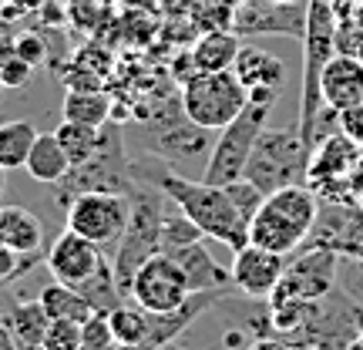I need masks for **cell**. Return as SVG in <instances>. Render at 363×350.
Segmentation results:
<instances>
[{"label":"cell","instance_id":"6da1fadb","mask_svg":"<svg viewBox=\"0 0 363 350\" xmlns=\"http://www.w3.org/2000/svg\"><path fill=\"white\" fill-rule=\"evenodd\" d=\"M131 175L158 185L202 229L206 239H216L222 246H229L233 253L249 243V222L242 219V212L229 199L225 185H212L206 179H192V175L172 172L155 155H148L145 162H131Z\"/></svg>","mask_w":363,"mask_h":350},{"label":"cell","instance_id":"7a4b0ae2","mask_svg":"<svg viewBox=\"0 0 363 350\" xmlns=\"http://www.w3.org/2000/svg\"><path fill=\"white\" fill-rule=\"evenodd\" d=\"M316 212H320V199L313 192V185H306V182L283 185V189L266 195L259 212L249 219V243L293 256L306 243L313 222H316Z\"/></svg>","mask_w":363,"mask_h":350},{"label":"cell","instance_id":"3957f363","mask_svg":"<svg viewBox=\"0 0 363 350\" xmlns=\"http://www.w3.org/2000/svg\"><path fill=\"white\" fill-rule=\"evenodd\" d=\"M138 142L145 145L148 155H155L158 162L169 165L172 172L202 179L216 138H212V131L208 128L195 125L192 118H185V111H182V98H179V104H172L169 111L158 108V115L145 121Z\"/></svg>","mask_w":363,"mask_h":350},{"label":"cell","instance_id":"277c9868","mask_svg":"<svg viewBox=\"0 0 363 350\" xmlns=\"http://www.w3.org/2000/svg\"><path fill=\"white\" fill-rule=\"evenodd\" d=\"M128 202H131L128 226H125V236H121L115 256H111V270H115L121 297H128L138 266L158 253L162 216H165V206H169V195L162 192L158 185H152V182L135 179V185L128 189Z\"/></svg>","mask_w":363,"mask_h":350},{"label":"cell","instance_id":"5b68a950","mask_svg":"<svg viewBox=\"0 0 363 350\" xmlns=\"http://www.w3.org/2000/svg\"><path fill=\"white\" fill-rule=\"evenodd\" d=\"M337 13L330 7V0H310L306 11V38H303V91H299V121L296 131L306 138L310 148L313 145V125L316 115L323 108V94H320V75H323L326 61L337 54Z\"/></svg>","mask_w":363,"mask_h":350},{"label":"cell","instance_id":"8992f818","mask_svg":"<svg viewBox=\"0 0 363 350\" xmlns=\"http://www.w3.org/2000/svg\"><path fill=\"white\" fill-rule=\"evenodd\" d=\"M310 158L313 148L296 128H262L242 175L269 195L283 185L310 179Z\"/></svg>","mask_w":363,"mask_h":350},{"label":"cell","instance_id":"52a82bcc","mask_svg":"<svg viewBox=\"0 0 363 350\" xmlns=\"http://www.w3.org/2000/svg\"><path fill=\"white\" fill-rule=\"evenodd\" d=\"M131 185L135 175H131V155L125 152V138L118 135V128L101 125V142L94 155L81 165H71V172L54 185V202L65 209L81 192H128Z\"/></svg>","mask_w":363,"mask_h":350},{"label":"cell","instance_id":"ba28073f","mask_svg":"<svg viewBox=\"0 0 363 350\" xmlns=\"http://www.w3.org/2000/svg\"><path fill=\"white\" fill-rule=\"evenodd\" d=\"M182 111L195 125L219 131L249 104V91L235 71H195L189 81H182Z\"/></svg>","mask_w":363,"mask_h":350},{"label":"cell","instance_id":"9c48e42d","mask_svg":"<svg viewBox=\"0 0 363 350\" xmlns=\"http://www.w3.org/2000/svg\"><path fill=\"white\" fill-rule=\"evenodd\" d=\"M128 192H81L65 206V222L71 233L101 246L104 256H115L128 226Z\"/></svg>","mask_w":363,"mask_h":350},{"label":"cell","instance_id":"30bf717a","mask_svg":"<svg viewBox=\"0 0 363 350\" xmlns=\"http://www.w3.org/2000/svg\"><path fill=\"white\" fill-rule=\"evenodd\" d=\"M269 111H272L269 104L249 102L225 128H219V138L212 145V155H208V162H206L202 179L212 182V185H229V182L242 179L246 162H249V155H252V145L259 138V131L266 128Z\"/></svg>","mask_w":363,"mask_h":350},{"label":"cell","instance_id":"8fae6325","mask_svg":"<svg viewBox=\"0 0 363 350\" xmlns=\"http://www.w3.org/2000/svg\"><path fill=\"white\" fill-rule=\"evenodd\" d=\"M340 280V256L333 249L320 246H303L299 256L286 263L283 280L276 286V293L269 303H313L323 300L326 293H333V286Z\"/></svg>","mask_w":363,"mask_h":350},{"label":"cell","instance_id":"7c38bea8","mask_svg":"<svg viewBox=\"0 0 363 350\" xmlns=\"http://www.w3.org/2000/svg\"><path fill=\"white\" fill-rule=\"evenodd\" d=\"M128 297L148 313H172L192 297V290H189V280L179 263L169 253H155L138 266Z\"/></svg>","mask_w":363,"mask_h":350},{"label":"cell","instance_id":"4fadbf2b","mask_svg":"<svg viewBox=\"0 0 363 350\" xmlns=\"http://www.w3.org/2000/svg\"><path fill=\"white\" fill-rule=\"evenodd\" d=\"M306 11L310 0H242L235 11L233 31L239 38L256 34H283V38H306Z\"/></svg>","mask_w":363,"mask_h":350},{"label":"cell","instance_id":"5bb4252c","mask_svg":"<svg viewBox=\"0 0 363 350\" xmlns=\"http://www.w3.org/2000/svg\"><path fill=\"white\" fill-rule=\"evenodd\" d=\"M289 256L283 253H272V249H262L256 243H246L233 253V266H229V280H233V290L242 293L246 300H266L276 293V286L283 280V270Z\"/></svg>","mask_w":363,"mask_h":350},{"label":"cell","instance_id":"9a60e30c","mask_svg":"<svg viewBox=\"0 0 363 350\" xmlns=\"http://www.w3.org/2000/svg\"><path fill=\"white\" fill-rule=\"evenodd\" d=\"M303 246L333 249L337 256L363 260V212L343 202H320L316 222Z\"/></svg>","mask_w":363,"mask_h":350},{"label":"cell","instance_id":"2e32d148","mask_svg":"<svg viewBox=\"0 0 363 350\" xmlns=\"http://www.w3.org/2000/svg\"><path fill=\"white\" fill-rule=\"evenodd\" d=\"M108 260L111 256H104L101 246H94L91 239L71 233V229H65L51 246L44 249V266L51 270V276L57 283H67V286H84Z\"/></svg>","mask_w":363,"mask_h":350},{"label":"cell","instance_id":"e0dca14e","mask_svg":"<svg viewBox=\"0 0 363 350\" xmlns=\"http://www.w3.org/2000/svg\"><path fill=\"white\" fill-rule=\"evenodd\" d=\"M320 94L323 104L337 108L340 115L363 104V61L347 51H337L326 61L323 75H320Z\"/></svg>","mask_w":363,"mask_h":350},{"label":"cell","instance_id":"ac0fdd59","mask_svg":"<svg viewBox=\"0 0 363 350\" xmlns=\"http://www.w3.org/2000/svg\"><path fill=\"white\" fill-rule=\"evenodd\" d=\"M169 256L182 266V273H185V280H189V290H192V293H202V290L233 293L229 270H222L219 263L212 260V253L206 249V239H195V243H185V246L169 249Z\"/></svg>","mask_w":363,"mask_h":350},{"label":"cell","instance_id":"d6986e66","mask_svg":"<svg viewBox=\"0 0 363 350\" xmlns=\"http://www.w3.org/2000/svg\"><path fill=\"white\" fill-rule=\"evenodd\" d=\"M235 78L242 81L246 91H276L283 88L286 81V65L276 58V54L262 51V48H252V44H242L239 54H235Z\"/></svg>","mask_w":363,"mask_h":350},{"label":"cell","instance_id":"ffe728a7","mask_svg":"<svg viewBox=\"0 0 363 350\" xmlns=\"http://www.w3.org/2000/svg\"><path fill=\"white\" fill-rule=\"evenodd\" d=\"M357 142H353L347 131L340 128L333 135H326L323 142L313 148V158H310V179L306 185H320L323 179H337L343 172H350L357 165Z\"/></svg>","mask_w":363,"mask_h":350},{"label":"cell","instance_id":"44dd1931","mask_svg":"<svg viewBox=\"0 0 363 350\" xmlns=\"http://www.w3.org/2000/svg\"><path fill=\"white\" fill-rule=\"evenodd\" d=\"M0 243L21 256L44 253V226L24 206H0Z\"/></svg>","mask_w":363,"mask_h":350},{"label":"cell","instance_id":"7402d4cb","mask_svg":"<svg viewBox=\"0 0 363 350\" xmlns=\"http://www.w3.org/2000/svg\"><path fill=\"white\" fill-rule=\"evenodd\" d=\"M0 320H4L7 330L13 334L17 347H40L44 330H48V324H51V317H48V310H44V303H40L38 297L7 303V307L0 310Z\"/></svg>","mask_w":363,"mask_h":350},{"label":"cell","instance_id":"603a6c76","mask_svg":"<svg viewBox=\"0 0 363 350\" xmlns=\"http://www.w3.org/2000/svg\"><path fill=\"white\" fill-rule=\"evenodd\" d=\"M24 169H27V175L34 182H40V185H57V182L71 172V158H67V152L61 148L54 131L51 135H40L38 131V138H34L30 152H27Z\"/></svg>","mask_w":363,"mask_h":350},{"label":"cell","instance_id":"cb8c5ba5","mask_svg":"<svg viewBox=\"0 0 363 350\" xmlns=\"http://www.w3.org/2000/svg\"><path fill=\"white\" fill-rule=\"evenodd\" d=\"M242 48V38L235 31H202L192 44L195 71H229L235 65V54Z\"/></svg>","mask_w":363,"mask_h":350},{"label":"cell","instance_id":"d4e9b609","mask_svg":"<svg viewBox=\"0 0 363 350\" xmlns=\"http://www.w3.org/2000/svg\"><path fill=\"white\" fill-rule=\"evenodd\" d=\"M38 300L44 303V310H48L51 320H74V324H84L91 313H94V307L88 303V297L81 293L78 286L57 283V280L44 286Z\"/></svg>","mask_w":363,"mask_h":350},{"label":"cell","instance_id":"484cf974","mask_svg":"<svg viewBox=\"0 0 363 350\" xmlns=\"http://www.w3.org/2000/svg\"><path fill=\"white\" fill-rule=\"evenodd\" d=\"M148 320H152V313L142 310L135 300H131V303L121 300L115 310H108V324H111L118 350H138L142 347L145 334H148Z\"/></svg>","mask_w":363,"mask_h":350},{"label":"cell","instance_id":"4316f807","mask_svg":"<svg viewBox=\"0 0 363 350\" xmlns=\"http://www.w3.org/2000/svg\"><path fill=\"white\" fill-rule=\"evenodd\" d=\"M38 138V128L24 121V118H7L0 121V169L11 172V169H24L27 152Z\"/></svg>","mask_w":363,"mask_h":350},{"label":"cell","instance_id":"83f0119b","mask_svg":"<svg viewBox=\"0 0 363 350\" xmlns=\"http://www.w3.org/2000/svg\"><path fill=\"white\" fill-rule=\"evenodd\" d=\"M65 118L67 121H78V125H91V128H101L111 121V98L98 91H71L65 94Z\"/></svg>","mask_w":363,"mask_h":350},{"label":"cell","instance_id":"f1b7e54d","mask_svg":"<svg viewBox=\"0 0 363 350\" xmlns=\"http://www.w3.org/2000/svg\"><path fill=\"white\" fill-rule=\"evenodd\" d=\"M54 135H57L61 148L67 152L71 165H81V162H88V158L94 155L98 142H101V128L78 125V121H67V118L61 121V125H57V128H54Z\"/></svg>","mask_w":363,"mask_h":350},{"label":"cell","instance_id":"f546056e","mask_svg":"<svg viewBox=\"0 0 363 350\" xmlns=\"http://www.w3.org/2000/svg\"><path fill=\"white\" fill-rule=\"evenodd\" d=\"M81 293L88 297V303L94 307V310H101V313H108V310H115L118 303H121V290H118V280H115V270H111V260L104 263L101 270L91 276L84 286H78Z\"/></svg>","mask_w":363,"mask_h":350},{"label":"cell","instance_id":"4dcf8cb0","mask_svg":"<svg viewBox=\"0 0 363 350\" xmlns=\"http://www.w3.org/2000/svg\"><path fill=\"white\" fill-rule=\"evenodd\" d=\"M81 350H118L111 324H108V313L94 310L88 320L81 324Z\"/></svg>","mask_w":363,"mask_h":350},{"label":"cell","instance_id":"1f68e13d","mask_svg":"<svg viewBox=\"0 0 363 350\" xmlns=\"http://www.w3.org/2000/svg\"><path fill=\"white\" fill-rule=\"evenodd\" d=\"M40 350H81V324L74 320H51L40 340Z\"/></svg>","mask_w":363,"mask_h":350},{"label":"cell","instance_id":"d6a6232c","mask_svg":"<svg viewBox=\"0 0 363 350\" xmlns=\"http://www.w3.org/2000/svg\"><path fill=\"white\" fill-rule=\"evenodd\" d=\"M225 192H229V199L235 202V209L242 212V219L246 222L259 212L262 199H266V192H262L259 185H252L246 175H242V179H235V182H229V185H225Z\"/></svg>","mask_w":363,"mask_h":350},{"label":"cell","instance_id":"836d02e7","mask_svg":"<svg viewBox=\"0 0 363 350\" xmlns=\"http://www.w3.org/2000/svg\"><path fill=\"white\" fill-rule=\"evenodd\" d=\"M38 263H44V253H38V256H21V253H13L11 246L0 243V286L21 280V276H24L30 266H38Z\"/></svg>","mask_w":363,"mask_h":350},{"label":"cell","instance_id":"e575fe53","mask_svg":"<svg viewBox=\"0 0 363 350\" xmlns=\"http://www.w3.org/2000/svg\"><path fill=\"white\" fill-rule=\"evenodd\" d=\"M13 48H17V54L24 58L27 65H34V67L48 61V40L40 38V34H34V31L13 34Z\"/></svg>","mask_w":363,"mask_h":350},{"label":"cell","instance_id":"d590c367","mask_svg":"<svg viewBox=\"0 0 363 350\" xmlns=\"http://www.w3.org/2000/svg\"><path fill=\"white\" fill-rule=\"evenodd\" d=\"M34 75V65H27L21 54H11V58H4L0 61V81H4V88H24L27 81Z\"/></svg>","mask_w":363,"mask_h":350},{"label":"cell","instance_id":"8d00e7d4","mask_svg":"<svg viewBox=\"0 0 363 350\" xmlns=\"http://www.w3.org/2000/svg\"><path fill=\"white\" fill-rule=\"evenodd\" d=\"M337 51H347L363 61V27H343V31H337Z\"/></svg>","mask_w":363,"mask_h":350},{"label":"cell","instance_id":"74e56055","mask_svg":"<svg viewBox=\"0 0 363 350\" xmlns=\"http://www.w3.org/2000/svg\"><path fill=\"white\" fill-rule=\"evenodd\" d=\"M340 128L347 131L353 142H363V104H357V108L340 115Z\"/></svg>","mask_w":363,"mask_h":350},{"label":"cell","instance_id":"f35d334b","mask_svg":"<svg viewBox=\"0 0 363 350\" xmlns=\"http://www.w3.org/2000/svg\"><path fill=\"white\" fill-rule=\"evenodd\" d=\"M246 350H296V347H293L289 340H283V337H276V334H269V337H256Z\"/></svg>","mask_w":363,"mask_h":350},{"label":"cell","instance_id":"ab89813d","mask_svg":"<svg viewBox=\"0 0 363 350\" xmlns=\"http://www.w3.org/2000/svg\"><path fill=\"white\" fill-rule=\"evenodd\" d=\"M0 350H21L17 347V340H13V334L7 330V324L0 320Z\"/></svg>","mask_w":363,"mask_h":350},{"label":"cell","instance_id":"60d3db41","mask_svg":"<svg viewBox=\"0 0 363 350\" xmlns=\"http://www.w3.org/2000/svg\"><path fill=\"white\" fill-rule=\"evenodd\" d=\"M347 350H363V330H360V334H357V337L350 340V344H347Z\"/></svg>","mask_w":363,"mask_h":350},{"label":"cell","instance_id":"b9f144b4","mask_svg":"<svg viewBox=\"0 0 363 350\" xmlns=\"http://www.w3.org/2000/svg\"><path fill=\"white\" fill-rule=\"evenodd\" d=\"M0 195H4V169H0Z\"/></svg>","mask_w":363,"mask_h":350},{"label":"cell","instance_id":"7bdbcfd3","mask_svg":"<svg viewBox=\"0 0 363 350\" xmlns=\"http://www.w3.org/2000/svg\"><path fill=\"white\" fill-rule=\"evenodd\" d=\"M162 350H179V347H175V344H169V347H162Z\"/></svg>","mask_w":363,"mask_h":350},{"label":"cell","instance_id":"ee69618b","mask_svg":"<svg viewBox=\"0 0 363 350\" xmlns=\"http://www.w3.org/2000/svg\"><path fill=\"white\" fill-rule=\"evenodd\" d=\"M21 350H40V347H21Z\"/></svg>","mask_w":363,"mask_h":350},{"label":"cell","instance_id":"f6af8a7d","mask_svg":"<svg viewBox=\"0 0 363 350\" xmlns=\"http://www.w3.org/2000/svg\"><path fill=\"white\" fill-rule=\"evenodd\" d=\"M0 94H4V81H0Z\"/></svg>","mask_w":363,"mask_h":350}]
</instances>
